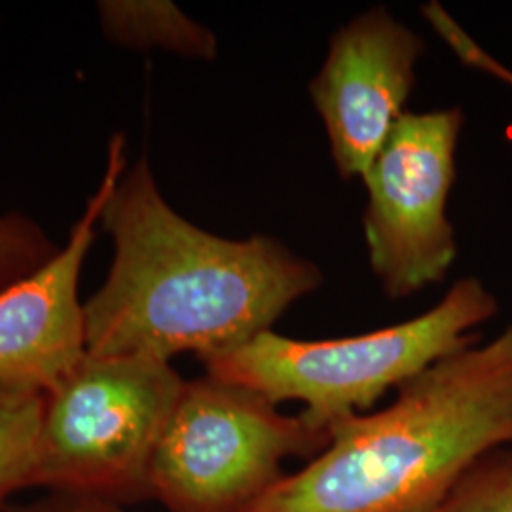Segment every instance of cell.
Masks as SVG:
<instances>
[{
    "instance_id": "cell-1",
    "label": "cell",
    "mask_w": 512,
    "mask_h": 512,
    "mask_svg": "<svg viewBox=\"0 0 512 512\" xmlns=\"http://www.w3.org/2000/svg\"><path fill=\"white\" fill-rule=\"evenodd\" d=\"M99 222L114 260L84 304L86 353L95 357L203 361L272 330L323 285L317 264L279 239L220 238L181 217L145 158L124 171Z\"/></svg>"
},
{
    "instance_id": "cell-2",
    "label": "cell",
    "mask_w": 512,
    "mask_h": 512,
    "mask_svg": "<svg viewBox=\"0 0 512 512\" xmlns=\"http://www.w3.org/2000/svg\"><path fill=\"white\" fill-rule=\"evenodd\" d=\"M243 512H427L512 444V325L425 368Z\"/></svg>"
},
{
    "instance_id": "cell-3",
    "label": "cell",
    "mask_w": 512,
    "mask_h": 512,
    "mask_svg": "<svg viewBox=\"0 0 512 512\" xmlns=\"http://www.w3.org/2000/svg\"><path fill=\"white\" fill-rule=\"evenodd\" d=\"M494 294L476 277L459 279L437 306L384 329L334 340H296L274 329L202 363L207 376L241 385L270 403L304 404L317 431L372 412L440 359L480 342L475 329L497 315Z\"/></svg>"
},
{
    "instance_id": "cell-4",
    "label": "cell",
    "mask_w": 512,
    "mask_h": 512,
    "mask_svg": "<svg viewBox=\"0 0 512 512\" xmlns=\"http://www.w3.org/2000/svg\"><path fill=\"white\" fill-rule=\"evenodd\" d=\"M186 382L171 363L88 355L46 395L31 488L122 503L148 469Z\"/></svg>"
},
{
    "instance_id": "cell-5",
    "label": "cell",
    "mask_w": 512,
    "mask_h": 512,
    "mask_svg": "<svg viewBox=\"0 0 512 512\" xmlns=\"http://www.w3.org/2000/svg\"><path fill=\"white\" fill-rule=\"evenodd\" d=\"M330 435L255 391L205 376L186 382L148 469V495L169 512H243L285 475L291 458H315Z\"/></svg>"
},
{
    "instance_id": "cell-6",
    "label": "cell",
    "mask_w": 512,
    "mask_h": 512,
    "mask_svg": "<svg viewBox=\"0 0 512 512\" xmlns=\"http://www.w3.org/2000/svg\"><path fill=\"white\" fill-rule=\"evenodd\" d=\"M461 128L459 107L406 112L363 175L368 262L391 300L444 281L458 256L448 198Z\"/></svg>"
},
{
    "instance_id": "cell-7",
    "label": "cell",
    "mask_w": 512,
    "mask_h": 512,
    "mask_svg": "<svg viewBox=\"0 0 512 512\" xmlns=\"http://www.w3.org/2000/svg\"><path fill=\"white\" fill-rule=\"evenodd\" d=\"M423 54V38L385 6L366 10L330 37L329 54L308 92L342 179H363L406 114Z\"/></svg>"
},
{
    "instance_id": "cell-8",
    "label": "cell",
    "mask_w": 512,
    "mask_h": 512,
    "mask_svg": "<svg viewBox=\"0 0 512 512\" xmlns=\"http://www.w3.org/2000/svg\"><path fill=\"white\" fill-rule=\"evenodd\" d=\"M126 171V139L112 137L101 184L69 241L35 274L0 291V385L48 395L86 357L84 304L78 285L95 228Z\"/></svg>"
},
{
    "instance_id": "cell-9",
    "label": "cell",
    "mask_w": 512,
    "mask_h": 512,
    "mask_svg": "<svg viewBox=\"0 0 512 512\" xmlns=\"http://www.w3.org/2000/svg\"><path fill=\"white\" fill-rule=\"evenodd\" d=\"M99 18L105 37L120 46L160 48L200 61H213L219 54L213 31L167 0L99 2Z\"/></svg>"
},
{
    "instance_id": "cell-10",
    "label": "cell",
    "mask_w": 512,
    "mask_h": 512,
    "mask_svg": "<svg viewBox=\"0 0 512 512\" xmlns=\"http://www.w3.org/2000/svg\"><path fill=\"white\" fill-rule=\"evenodd\" d=\"M46 395L0 385V507L31 488Z\"/></svg>"
},
{
    "instance_id": "cell-11",
    "label": "cell",
    "mask_w": 512,
    "mask_h": 512,
    "mask_svg": "<svg viewBox=\"0 0 512 512\" xmlns=\"http://www.w3.org/2000/svg\"><path fill=\"white\" fill-rule=\"evenodd\" d=\"M427 512H512V444L480 459Z\"/></svg>"
},
{
    "instance_id": "cell-12",
    "label": "cell",
    "mask_w": 512,
    "mask_h": 512,
    "mask_svg": "<svg viewBox=\"0 0 512 512\" xmlns=\"http://www.w3.org/2000/svg\"><path fill=\"white\" fill-rule=\"evenodd\" d=\"M57 251L35 220L19 213L0 215V291L35 274Z\"/></svg>"
},
{
    "instance_id": "cell-13",
    "label": "cell",
    "mask_w": 512,
    "mask_h": 512,
    "mask_svg": "<svg viewBox=\"0 0 512 512\" xmlns=\"http://www.w3.org/2000/svg\"><path fill=\"white\" fill-rule=\"evenodd\" d=\"M421 14H423V18L429 21L433 31L448 44V48L456 54V57L465 67L475 69V71H480V73L490 74V76H494V78L501 80L503 84H507V86L512 88L511 69L501 65L486 50H482L476 44L475 38L469 37L456 23V19L452 18L440 6L439 2L431 0V2L423 4L421 6Z\"/></svg>"
},
{
    "instance_id": "cell-14",
    "label": "cell",
    "mask_w": 512,
    "mask_h": 512,
    "mask_svg": "<svg viewBox=\"0 0 512 512\" xmlns=\"http://www.w3.org/2000/svg\"><path fill=\"white\" fill-rule=\"evenodd\" d=\"M16 512H133L124 509L120 503L93 499V497H76V495H57L35 503L31 507Z\"/></svg>"
}]
</instances>
